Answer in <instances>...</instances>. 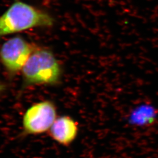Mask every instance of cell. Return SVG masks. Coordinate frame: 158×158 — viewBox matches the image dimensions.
Listing matches in <instances>:
<instances>
[{"label":"cell","instance_id":"cell-4","mask_svg":"<svg viewBox=\"0 0 158 158\" xmlns=\"http://www.w3.org/2000/svg\"><path fill=\"white\" fill-rule=\"evenodd\" d=\"M34 48L21 37L5 42L0 48V59L6 71L11 75L22 71Z\"/></svg>","mask_w":158,"mask_h":158},{"label":"cell","instance_id":"cell-2","mask_svg":"<svg viewBox=\"0 0 158 158\" xmlns=\"http://www.w3.org/2000/svg\"><path fill=\"white\" fill-rule=\"evenodd\" d=\"M23 85H53L62 77V68L51 51H34L22 70Z\"/></svg>","mask_w":158,"mask_h":158},{"label":"cell","instance_id":"cell-1","mask_svg":"<svg viewBox=\"0 0 158 158\" xmlns=\"http://www.w3.org/2000/svg\"><path fill=\"white\" fill-rule=\"evenodd\" d=\"M53 24V19L45 12L17 1L0 17V36Z\"/></svg>","mask_w":158,"mask_h":158},{"label":"cell","instance_id":"cell-3","mask_svg":"<svg viewBox=\"0 0 158 158\" xmlns=\"http://www.w3.org/2000/svg\"><path fill=\"white\" fill-rule=\"evenodd\" d=\"M57 118L56 107L49 100L38 102L25 113L23 119V131L29 135H38L49 131Z\"/></svg>","mask_w":158,"mask_h":158},{"label":"cell","instance_id":"cell-6","mask_svg":"<svg viewBox=\"0 0 158 158\" xmlns=\"http://www.w3.org/2000/svg\"><path fill=\"white\" fill-rule=\"evenodd\" d=\"M5 90V87L4 85H2L1 82H0V92L2 91Z\"/></svg>","mask_w":158,"mask_h":158},{"label":"cell","instance_id":"cell-5","mask_svg":"<svg viewBox=\"0 0 158 158\" xmlns=\"http://www.w3.org/2000/svg\"><path fill=\"white\" fill-rule=\"evenodd\" d=\"M78 132L77 123L70 117L63 115L56 119L49 130V134L54 141L68 146L75 140Z\"/></svg>","mask_w":158,"mask_h":158}]
</instances>
